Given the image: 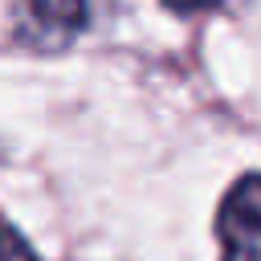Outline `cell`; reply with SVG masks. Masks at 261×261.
I'll use <instances>...</instances> for the list:
<instances>
[{"label":"cell","mask_w":261,"mask_h":261,"mask_svg":"<svg viewBox=\"0 0 261 261\" xmlns=\"http://www.w3.org/2000/svg\"><path fill=\"white\" fill-rule=\"evenodd\" d=\"M0 261H41L37 257V249L0 216Z\"/></svg>","instance_id":"3957f363"},{"label":"cell","mask_w":261,"mask_h":261,"mask_svg":"<svg viewBox=\"0 0 261 261\" xmlns=\"http://www.w3.org/2000/svg\"><path fill=\"white\" fill-rule=\"evenodd\" d=\"M171 12H208V8H220L224 0H163Z\"/></svg>","instance_id":"277c9868"},{"label":"cell","mask_w":261,"mask_h":261,"mask_svg":"<svg viewBox=\"0 0 261 261\" xmlns=\"http://www.w3.org/2000/svg\"><path fill=\"white\" fill-rule=\"evenodd\" d=\"M94 20V0H16L12 37L33 53H65Z\"/></svg>","instance_id":"6da1fadb"},{"label":"cell","mask_w":261,"mask_h":261,"mask_svg":"<svg viewBox=\"0 0 261 261\" xmlns=\"http://www.w3.org/2000/svg\"><path fill=\"white\" fill-rule=\"evenodd\" d=\"M220 261H261V171L228 184L216 208Z\"/></svg>","instance_id":"7a4b0ae2"}]
</instances>
